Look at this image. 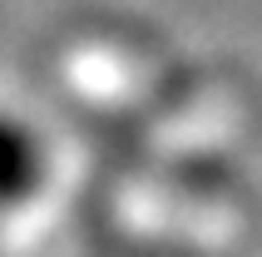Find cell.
<instances>
[{
	"label": "cell",
	"mask_w": 262,
	"mask_h": 257,
	"mask_svg": "<svg viewBox=\"0 0 262 257\" xmlns=\"http://www.w3.org/2000/svg\"><path fill=\"white\" fill-rule=\"evenodd\" d=\"M50 158H45L40 134L15 114H0V208H15L40 193Z\"/></svg>",
	"instance_id": "1"
}]
</instances>
